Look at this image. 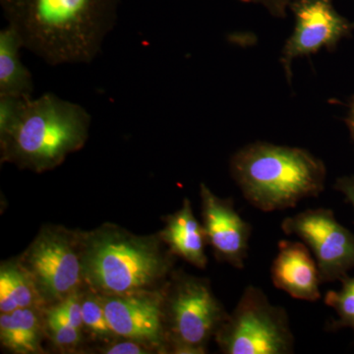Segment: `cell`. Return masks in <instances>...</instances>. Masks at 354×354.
Here are the masks:
<instances>
[{
	"mask_svg": "<svg viewBox=\"0 0 354 354\" xmlns=\"http://www.w3.org/2000/svg\"><path fill=\"white\" fill-rule=\"evenodd\" d=\"M120 0H0L24 46L46 64H88L118 19Z\"/></svg>",
	"mask_w": 354,
	"mask_h": 354,
	"instance_id": "1",
	"label": "cell"
},
{
	"mask_svg": "<svg viewBox=\"0 0 354 354\" xmlns=\"http://www.w3.org/2000/svg\"><path fill=\"white\" fill-rule=\"evenodd\" d=\"M91 121L82 106L53 93L4 102L0 106L1 162L35 172L51 171L85 146Z\"/></svg>",
	"mask_w": 354,
	"mask_h": 354,
	"instance_id": "2",
	"label": "cell"
},
{
	"mask_svg": "<svg viewBox=\"0 0 354 354\" xmlns=\"http://www.w3.org/2000/svg\"><path fill=\"white\" fill-rule=\"evenodd\" d=\"M172 256L160 234L140 236L113 225L81 234L84 283L100 295L162 290Z\"/></svg>",
	"mask_w": 354,
	"mask_h": 354,
	"instance_id": "3",
	"label": "cell"
},
{
	"mask_svg": "<svg viewBox=\"0 0 354 354\" xmlns=\"http://www.w3.org/2000/svg\"><path fill=\"white\" fill-rule=\"evenodd\" d=\"M230 174L254 208L270 213L293 208L325 189L327 167L305 149L254 142L232 155Z\"/></svg>",
	"mask_w": 354,
	"mask_h": 354,
	"instance_id": "4",
	"label": "cell"
},
{
	"mask_svg": "<svg viewBox=\"0 0 354 354\" xmlns=\"http://www.w3.org/2000/svg\"><path fill=\"white\" fill-rule=\"evenodd\" d=\"M164 312L167 344L178 354L206 353L228 316L207 279L183 272L165 285Z\"/></svg>",
	"mask_w": 354,
	"mask_h": 354,
	"instance_id": "5",
	"label": "cell"
},
{
	"mask_svg": "<svg viewBox=\"0 0 354 354\" xmlns=\"http://www.w3.org/2000/svg\"><path fill=\"white\" fill-rule=\"evenodd\" d=\"M225 354H290L295 351L288 312L248 286L215 337Z\"/></svg>",
	"mask_w": 354,
	"mask_h": 354,
	"instance_id": "6",
	"label": "cell"
},
{
	"mask_svg": "<svg viewBox=\"0 0 354 354\" xmlns=\"http://www.w3.org/2000/svg\"><path fill=\"white\" fill-rule=\"evenodd\" d=\"M44 307L62 301L84 283L81 234L58 227H43L19 258Z\"/></svg>",
	"mask_w": 354,
	"mask_h": 354,
	"instance_id": "7",
	"label": "cell"
},
{
	"mask_svg": "<svg viewBox=\"0 0 354 354\" xmlns=\"http://www.w3.org/2000/svg\"><path fill=\"white\" fill-rule=\"evenodd\" d=\"M281 230L301 239L315 256L322 283L342 281L354 269V234L329 209H310L285 218Z\"/></svg>",
	"mask_w": 354,
	"mask_h": 354,
	"instance_id": "8",
	"label": "cell"
},
{
	"mask_svg": "<svg viewBox=\"0 0 354 354\" xmlns=\"http://www.w3.org/2000/svg\"><path fill=\"white\" fill-rule=\"evenodd\" d=\"M290 10L295 16V29L283 44L281 64L290 82L293 60L322 50H335L351 36L354 24L335 9L334 0H295Z\"/></svg>",
	"mask_w": 354,
	"mask_h": 354,
	"instance_id": "9",
	"label": "cell"
},
{
	"mask_svg": "<svg viewBox=\"0 0 354 354\" xmlns=\"http://www.w3.org/2000/svg\"><path fill=\"white\" fill-rule=\"evenodd\" d=\"M165 288L128 295H101L106 318L114 335L164 349L165 344H167Z\"/></svg>",
	"mask_w": 354,
	"mask_h": 354,
	"instance_id": "10",
	"label": "cell"
},
{
	"mask_svg": "<svg viewBox=\"0 0 354 354\" xmlns=\"http://www.w3.org/2000/svg\"><path fill=\"white\" fill-rule=\"evenodd\" d=\"M203 227L216 259L242 270L248 256L251 225L237 213L230 198L216 196L200 184Z\"/></svg>",
	"mask_w": 354,
	"mask_h": 354,
	"instance_id": "11",
	"label": "cell"
},
{
	"mask_svg": "<svg viewBox=\"0 0 354 354\" xmlns=\"http://www.w3.org/2000/svg\"><path fill=\"white\" fill-rule=\"evenodd\" d=\"M271 274L274 286L295 299L314 302L321 297L320 272L304 242L279 241Z\"/></svg>",
	"mask_w": 354,
	"mask_h": 354,
	"instance_id": "12",
	"label": "cell"
},
{
	"mask_svg": "<svg viewBox=\"0 0 354 354\" xmlns=\"http://www.w3.org/2000/svg\"><path fill=\"white\" fill-rule=\"evenodd\" d=\"M160 236L174 256L198 269L206 268L205 248L208 241L204 227L193 213L189 200L184 199L181 208L165 218V227Z\"/></svg>",
	"mask_w": 354,
	"mask_h": 354,
	"instance_id": "13",
	"label": "cell"
},
{
	"mask_svg": "<svg viewBox=\"0 0 354 354\" xmlns=\"http://www.w3.org/2000/svg\"><path fill=\"white\" fill-rule=\"evenodd\" d=\"M22 39L11 26L0 31V95L32 97L34 81L21 60Z\"/></svg>",
	"mask_w": 354,
	"mask_h": 354,
	"instance_id": "14",
	"label": "cell"
},
{
	"mask_svg": "<svg viewBox=\"0 0 354 354\" xmlns=\"http://www.w3.org/2000/svg\"><path fill=\"white\" fill-rule=\"evenodd\" d=\"M43 334L39 309H17L0 315V342L10 353H43L41 346Z\"/></svg>",
	"mask_w": 354,
	"mask_h": 354,
	"instance_id": "15",
	"label": "cell"
},
{
	"mask_svg": "<svg viewBox=\"0 0 354 354\" xmlns=\"http://www.w3.org/2000/svg\"><path fill=\"white\" fill-rule=\"evenodd\" d=\"M34 281L18 261L2 263L0 268V312L17 309L44 308Z\"/></svg>",
	"mask_w": 354,
	"mask_h": 354,
	"instance_id": "16",
	"label": "cell"
},
{
	"mask_svg": "<svg viewBox=\"0 0 354 354\" xmlns=\"http://www.w3.org/2000/svg\"><path fill=\"white\" fill-rule=\"evenodd\" d=\"M339 290L326 293L325 304L335 310L337 316L333 328H349L354 332V277L342 279Z\"/></svg>",
	"mask_w": 354,
	"mask_h": 354,
	"instance_id": "17",
	"label": "cell"
},
{
	"mask_svg": "<svg viewBox=\"0 0 354 354\" xmlns=\"http://www.w3.org/2000/svg\"><path fill=\"white\" fill-rule=\"evenodd\" d=\"M82 316L84 327L93 335L102 339L113 337L114 333L109 326L101 295L90 290L83 293Z\"/></svg>",
	"mask_w": 354,
	"mask_h": 354,
	"instance_id": "18",
	"label": "cell"
},
{
	"mask_svg": "<svg viewBox=\"0 0 354 354\" xmlns=\"http://www.w3.org/2000/svg\"><path fill=\"white\" fill-rule=\"evenodd\" d=\"M82 297L83 292L78 290L72 293L62 301L58 302L53 306L46 307V318L62 321V322L70 324V325L82 330L84 328Z\"/></svg>",
	"mask_w": 354,
	"mask_h": 354,
	"instance_id": "19",
	"label": "cell"
},
{
	"mask_svg": "<svg viewBox=\"0 0 354 354\" xmlns=\"http://www.w3.org/2000/svg\"><path fill=\"white\" fill-rule=\"evenodd\" d=\"M46 326L51 341L57 344L58 348L65 349L75 348L82 339V330L70 324L46 318Z\"/></svg>",
	"mask_w": 354,
	"mask_h": 354,
	"instance_id": "20",
	"label": "cell"
},
{
	"mask_svg": "<svg viewBox=\"0 0 354 354\" xmlns=\"http://www.w3.org/2000/svg\"><path fill=\"white\" fill-rule=\"evenodd\" d=\"M153 351H160L156 346L145 342L132 341L125 339V342L113 344L102 349V353L106 354H145L153 353Z\"/></svg>",
	"mask_w": 354,
	"mask_h": 354,
	"instance_id": "21",
	"label": "cell"
},
{
	"mask_svg": "<svg viewBox=\"0 0 354 354\" xmlns=\"http://www.w3.org/2000/svg\"><path fill=\"white\" fill-rule=\"evenodd\" d=\"M244 3L263 7L265 10L276 18H285L288 10L295 0H239Z\"/></svg>",
	"mask_w": 354,
	"mask_h": 354,
	"instance_id": "22",
	"label": "cell"
},
{
	"mask_svg": "<svg viewBox=\"0 0 354 354\" xmlns=\"http://www.w3.org/2000/svg\"><path fill=\"white\" fill-rule=\"evenodd\" d=\"M335 189L342 193L354 209V176L339 177L335 180Z\"/></svg>",
	"mask_w": 354,
	"mask_h": 354,
	"instance_id": "23",
	"label": "cell"
},
{
	"mask_svg": "<svg viewBox=\"0 0 354 354\" xmlns=\"http://www.w3.org/2000/svg\"><path fill=\"white\" fill-rule=\"evenodd\" d=\"M346 125H348L349 134H351V140L354 144V95L351 99V104H349V111L348 118L346 120Z\"/></svg>",
	"mask_w": 354,
	"mask_h": 354,
	"instance_id": "24",
	"label": "cell"
}]
</instances>
